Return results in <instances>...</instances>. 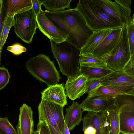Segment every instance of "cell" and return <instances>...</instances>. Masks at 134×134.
I'll use <instances>...</instances> for the list:
<instances>
[{
  "label": "cell",
  "instance_id": "cell-1",
  "mask_svg": "<svg viewBox=\"0 0 134 134\" xmlns=\"http://www.w3.org/2000/svg\"><path fill=\"white\" fill-rule=\"evenodd\" d=\"M46 16L67 37L66 41L80 50L93 32L75 8L44 11Z\"/></svg>",
  "mask_w": 134,
  "mask_h": 134
},
{
  "label": "cell",
  "instance_id": "cell-2",
  "mask_svg": "<svg viewBox=\"0 0 134 134\" xmlns=\"http://www.w3.org/2000/svg\"><path fill=\"white\" fill-rule=\"evenodd\" d=\"M75 8L93 31L123 27L105 13L98 0H79Z\"/></svg>",
  "mask_w": 134,
  "mask_h": 134
},
{
  "label": "cell",
  "instance_id": "cell-3",
  "mask_svg": "<svg viewBox=\"0 0 134 134\" xmlns=\"http://www.w3.org/2000/svg\"><path fill=\"white\" fill-rule=\"evenodd\" d=\"M50 40L53 56L61 72L69 78L78 75L80 50L66 40L59 43Z\"/></svg>",
  "mask_w": 134,
  "mask_h": 134
},
{
  "label": "cell",
  "instance_id": "cell-4",
  "mask_svg": "<svg viewBox=\"0 0 134 134\" xmlns=\"http://www.w3.org/2000/svg\"><path fill=\"white\" fill-rule=\"evenodd\" d=\"M25 67L31 75L48 87L58 84L62 78L54 62L43 54H39L30 59Z\"/></svg>",
  "mask_w": 134,
  "mask_h": 134
},
{
  "label": "cell",
  "instance_id": "cell-5",
  "mask_svg": "<svg viewBox=\"0 0 134 134\" xmlns=\"http://www.w3.org/2000/svg\"><path fill=\"white\" fill-rule=\"evenodd\" d=\"M131 56L126 28L124 25L119 42L112 51L103 57L107 66L111 69L123 71Z\"/></svg>",
  "mask_w": 134,
  "mask_h": 134
},
{
  "label": "cell",
  "instance_id": "cell-6",
  "mask_svg": "<svg viewBox=\"0 0 134 134\" xmlns=\"http://www.w3.org/2000/svg\"><path fill=\"white\" fill-rule=\"evenodd\" d=\"M14 31L24 42L30 44L38 28L36 16L31 10L14 16Z\"/></svg>",
  "mask_w": 134,
  "mask_h": 134
},
{
  "label": "cell",
  "instance_id": "cell-7",
  "mask_svg": "<svg viewBox=\"0 0 134 134\" xmlns=\"http://www.w3.org/2000/svg\"><path fill=\"white\" fill-rule=\"evenodd\" d=\"M84 134H111L109 119L106 111L88 112L82 118Z\"/></svg>",
  "mask_w": 134,
  "mask_h": 134
},
{
  "label": "cell",
  "instance_id": "cell-8",
  "mask_svg": "<svg viewBox=\"0 0 134 134\" xmlns=\"http://www.w3.org/2000/svg\"><path fill=\"white\" fill-rule=\"evenodd\" d=\"M100 80L102 86L113 88L124 94L134 95V77L123 71H114Z\"/></svg>",
  "mask_w": 134,
  "mask_h": 134
},
{
  "label": "cell",
  "instance_id": "cell-9",
  "mask_svg": "<svg viewBox=\"0 0 134 134\" xmlns=\"http://www.w3.org/2000/svg\"><path fill=\"white\" fill-rule=\"evenodd\" d=\"M36 19L38 28L49 40L59 43L67 39V36L49 19L42 9L36 16Z\"/></svg>",
  "mask_w": 134,
  "mask_h": 134
},
{
  "label": "cell",
  "instance_id": "cell-10",
  "mask_svg": "<svg viewBox=\"0 0 134 134\" xmlns=\"http://www.w3.org/2000/svg\"><path fill=\"white\" fill-rule=\"evenodd\" d=\"M105 13L123 26L131 20V11L124 8L115 0H98Z\"/></svg>",
  "mask_w": 134,
  "mask_h": 134
},
{
  "label": "cell",
  "instance_id": "cell-11",
  "mask_svg": "<svg viewBox=\"0 0 134 134\" xmlns=\"http://www.w3.org/2000/svg\"><path fill=\"white\" fill-rule=\"evenodd\" d=\"M67 79L65 86L66 96L73 100L80 98L86 93L87 78L82 74H79L74 78Z\"/></svg>",
  "mask_w": 134,
  "mask_h": 134
},
{
  "label": "cell",
  "instance_id": "cell-12",
  "mask_svg": "<svg viewBox=\"0 0 134 134\" xmlns=\"http://www.w3.org/2000/svg\"><path fill=\"white\" fill-rule=\"evenodd\" d=\"M33 111L31 107L24 103L19 109L18 123L16 127L17 134H33Z\"/></svg>",
  "mask_w": 134,
  "mask_h": 134
},
{
  "label": "cell",
  "instance_id": "cell-13",
  "mask_svg": "<svg viewBox=\"0 0 134 134\" xmlns=\"http://www.w3.org/2000/svg\"><path fill=\"white\" fill-rule=\"evenodd\" d=\"M122 27L113 29L111 32L91 54L98 57H104L109 53L119 42Z\"/></svg>",
  "mask_w": 134,
  "mask_h": 134
},
{
  "label": "cell",
  "instance_id": "cell-14",
  "mask_svg": "<svg viewBox=\"0 0 134 134\" xmlns=\"http://www.w3.org/2000/svg\"><path fill=\"white\" fill-rule=\"evenodd\" d=\"M41 100H45L64 107L67 104V96L63 83L48 87L42 92Z\"/></svg>",
  "mask_w": 134,
  "mask_h": 134
},
{
  "label": "cell",
  "instance_id": "cell-15",
  "mask_svg": "<svg viewBox=\"0 0 134 134\" xmlns=\"http://www.w3.org/2000/svg\"><path fill=\"white\" fill-rule=\"evenodd\" d=\"M109 100L99 96L87 97L80 105L82 112H104L106 111Z\"/></svg>",
  "mask_w": 134,
  "mask_h": 134
},
{
  "label": "cell",
  "instance_id": "cell-16",
  "mask_svg": "<svg viewBox=\"0 0 134 134\" xmlns=\"http://www.w3.org/2000/svg\"><path fill=\"white\" fill-rule=\"evenodd\" d=\"M112 30L107 29L93 31L80 49V55L92 53Z\"/></svg>",
  "mask_w": 134,
  "mask_h": 134
},
{
  "label": "cell",
  "instance_id": "cell-17",
  "mask_svg": "<svg viewBox=\"0 0 134 134\" xmlns=\"http://www.w3.org/2000/svg\"><path fill=\"white\" fill-rule=\"evenodd\" d=\"M80 104L74 101L68 108H66L64 121L70 131L73 130L81 121L82 114Z\"/></svg>",
  "mask_w": 134,
  "mask_h": 134
},
{
  "label": "cell",
  "instance_id": "cell-18",
  "mask_svg": "<svg viewBox=\"0 0 134 134\" xmlns=\"http://www.w3.org/2000/svg\"><path fill=\"white\" fill-rule=\"evenodd\" d=\"M106 112L110 125L111 134H120L119 109L115 97L109 100Z\"/></svg>",
  "mask_w": 134,
  "mask_h": 134
},
{
  "label": "cell",
  "instance_id": "cell-19",
  "mask_svg": "<svg viewBox=\"0 0 134 134\" xmlns=\"http://www.w3.org/2000/svg\"><path fill=\"white\" fill-rule=\"evenodd\" d=\"M119 130L122 134H134V111H119Z\"/></svg>",
  "mask_w": 134,
  "mask_h": 134
},
{
  "label": "cell",
  "instance_id": "cell-20",
  "mask_svg": "<svg viewBox=\"0 0 134 134\" xmlns=\"http://www.w3.org/2000/svg\"><path fill=\"white\" fill-rule=\"evenodd\" d=\"M113 71L107 66L100 67L80 66L79 73V74L84 75L87 78L88 80H100Z\"/></svg>",
  "mask_w": 134,
  "mask_h": 134
},
{
  "label": "cell",
  "instance_id": "cell-21",
  "mask_svg": "<svg viewBox=\"0 0 134 134\" xmlns=\"http://www.w3.org/2000/svg\"><path fill=\"white\" fill-rule=\"evenodd\" d=\"M7 2V17H14L16 14L23 13L32 8L31 0H8Z\"/></svg>",
  "mask_w": 134,
  "mask_h": 134
},
{
  "label": "cell",
  "instance_id": "cell-22",
  "mask_svg": "<svg viewBox=\"0 0 134 134\" xmlns=\"http://www.w3.org/2000/svg\"><path fill=\"white\" fill-rule=\"evenodd\" d=\"M38 110L39 119L43 120L53 127L60 134H62L53 117L46 100H41Z\"/></svg>",
  "mask_w": 134,
  "mask_h": 134
},
{
  "label": "cell",
  "instance_id": "cell-23",
  "mask_svg": "<svg viewBox=\"0 0 134 134\" xmlns=\"http://www.w3.org/2000/svg\"><path fill=\"white\" fill-rule=\"evenodd\" d=\"M47 101V100H46ZM52 115L62 134L64 130L65 122L63 114V107L55 103L47 101Z\"/></svg>",
  "mask_w": 134,
  "mask_h": 134
},
{
  "label": "cell",
  "instance_id": "cell-24",
  "mask_svg": "<svg viewBox=\"0 0 134 134\" xmlns=\"http://www.w3.org/2000/svg\"><path fill=\"white\" fill-rule=\"evenodd\" d=\"M80 66L100 67L107 66L104 57L95 56L91 54L80 55Z\"/></svg>",
  "mask_w": 134,
  "mask_h": 134
},
{
  "label": "cell",
  "instance_id": "cell-25",
  "mask_svg": "<svg viewBox=\"0 0 134 134\" xmlns=\"http://www.w3.org/2000/svg\"><path fill=\"white\" fill-rule=\"evenodd\" d=\"M42 5L48 10L57 11L70 9L72 0H39Z\"/></svg>",
  "mask_w": 134,
  "mask_h": 134
},
{
  "label": "cell",
  "instance_id": "cell-26",
  "mask_svg": "<svg viewBox=\"0 0 134 134\" xmlns=\"http://www.w3.org/2000/svg\"><path fill=\"white\" fill-rule=\"evenodd\" d=\"M119 110L134 111V95L122 94L115 97Z\"/></svg>",
  "mask_w": 134,
  "mask_h": 134
},
{
  "label": "cell",
  "instance_id": "cell-27",
  "mask_svg": "<svg viewBox=\"0 0 134 134\" xmlns=\"http://www.w3.org/2000/svg\"><path fill=\"white\" fill-rule=\"evenodd\" d=\"M123 93L113 88L101 86L97 89L92 94L88 97L99 96L107 98L109 100L116 96Z\"/></svg>",
  "mask_w": 134,
  "mask_h": 134
},
{
  "label": "cell",
  "instance_id": "cell-28",
  "mask_svg": "<svg viewBox=\"0 0 134 134\" xmlns=\"http://www.w3.org/2000/svg\"><path fill=\"white\" fill-rule=\"evenodd\" d=\"M14 16L7 17L5 20L0 39V60L3 47L8 37L10 28L13 26Z\"/></svg>",
  "mask_w": 134,
  "mask_h": 134
},
{
  "label": "cell",
  "instance_id": "cell-29",
  "mask_svg": "<svg viewBox=\"0 0 134 134\" xmlns=\"http://www.w3.org/2000/svg\"><path fill=\"white\" fill-rule=\"evenodd\" d=\"M134 14L129 23L126 26L131 56L134 54Z\"/></svg>",
  "mask_w": 134,
  "mask_h": 134
},
{
  "label": "cell",
  "instance_id": "cell-30",
  "mask_svg": "<svg viewBox=\"0 0 134 134\" xmlns=\"http://www.w3.org/2000/svg\"><path fill=\"white\" fill-rule=\"evenodd\" d=\"M0 134H17L6 117L0 118Z\"/></svg>",
  "mask_w": 134,
  "mask_h": 134
},
{
  "label": "cell",
  "instance_id": "cell-31",
  "mask_svg": "<svg viewBox=\"0 0 134 134\" xmlns=\"http://www.w3.org/2000/svg\"><path fill=\"white\" fill-rule=\"evenodd\" d=\"M10 77L8 69L3 66H0V90L9 82Z\"/></svg>",
  "mask_w": 134,
  "mask_h": 134
},
{
  "label": "cell",
  "instance_id": "cell-32",
  "mask_svg": "<svg viewBox=\"0 0 134 134\" xmlns=\"http://www.w3.org/2000/svg\"><path fill=\"white\" fill-rule=\"evenodd\" d=\"M102 86L100 80L98 79L88 80L87 89L85 93H87L88 96L92 94L99 87Z\"/></svg>",
  "mask_w": 134,
  "mask_h": 134
},
{
  "label": "cell",
  "instance_id": "cell-33",
  "mask_svg": "<svg viewBox=\"0 0 134 134\" xmlns=\"http://www.w3.org/2000/svg\"><path fill=\"white\" fill-rule=\"evenodd\" d=\"M7 50L15 55H19L27 51L26 48L21 44L18 43H15L12 45L8 46Z\"/></svg>",
  "mask_w": 134,
  "mask_h": 134
},
{
  "label": "cell",
  "instance_id": "cell-34",
  "mask_svg": "<svg viewBox=\"0 0 134 134\" xmlns=\"http://www.w3.org/2000/svg\"><path fill=\"white\" fill-rule=\"evenodd\" d=\"M123 71L128 75L134 77V54L131 58L124 66Z\"/></svg>",
  "mask_w": 134,
  "mask_h": 134
},
{
  "label": "cell",
  "instance_id": "cell-35",
  "mask_svg": "<svg viewBox=\"0 0 134 134\" xmlns=\"http://www.w3.org/2000/svg\"><path fill=\"white\" fill-rule=\"evenodd\" d=\"M7 14V2H3V5L0 14V39Z\"/></svg>",
  "mask_w": 134,
  "mask_h": 134
},
{
  "label": "cell",
  "instance_id": "cell-36",
  "mask_svg": "<svg viewBox=\"0 0 134 134\" xmlns=\"http://www.w3.org/2000/svg\"><path fill=\"white\" fill-rule=\"evenodd\" d=\"M37 128L38 134H51L47 124L43 120L39 119Z\"/></svg>",
  "mask_w": 134,
  "mask_h": 134
},
{
  "label": "cell",
  "instance_id": "cell-37",
  "mask_svg": "<svg viewBox=\"0 0 134 134\" xmlns=\"http://www.w3.org/2000/svg\"><path fill=\"white\" fill-rule=\"evenodd\" d=\"M31 0L32 4L31 10L36 16L39 14L42 9L41 8L42 4L39 0Z\"/></svg>",
  "mask_w": 134,
  "mask_h": 134
},
{
  "label": "cell",
  "instance_id": "cell-38",
  "mask_svg": "<svg viewBox=\"0 0 134 134\" xmlns=\"http://www.w3.org/2000/svg\"><path fill=\"white\" fill-rule=\"evenodd\" d=\"M125 9L131 11V0H115Z\"/></svg>",
  "mask_w": 134,
  "mask_h": 134
},
{
  "label": "cell",
  "instance_id": "cell-39",
  "mask_svg": "<svg viewBox=\"0 0 134 134\" xmlns=\"http://www.w3.org/2000/svg\"><path fill=\"white\" fill-rule=\"evenodd\" d=\"M47 123L49 128L51 134H60L51 125L48 124Z\"/></svg>",
  "mask_w": 134,
  "mask_h": 134
},
{
  "label": "cell",
  "instance_id": "cell-40",
  "mask_svg": "<svg viewBox=\"0 0 134 134\" xmlns=\"http://www.w3.org/2000/svg\"><path fill=\"white\" fill-rule=\"evenodd\" d=\"M63 134H70V130L68 129L65 123V125L64 131Z\"/></svg>",
  "mask_w": 134,
  "mask_h": 134
},
{
  "label": "cell",
  "instance_id": "cell-41",
  "mask_svg": "<svg viewBox=\"0 0 134 134\" xmlns=\"http://www.w3.org/2000/svg\"><path fill=\"white\" fill-rule=\"evenodd\" d=\"M3 1L2 0H0V14L2 10Z\"/></svg>",
  "mask_w": 134,
  "mask_h": 134
},
{
  "label": "cell",
  "instance_id": "cell-42",
  "mask_svg": "<svg viewBox=\"0 0 134 134\" xmlns=\"http://www.w3.org/2000/svg\"><path fill=\"white\" fill-rule=\"evenodd\" d=\"M33 134H38L37 130H35L34 131Z\"/></svg>",
  "mask_w": 134,
  "mask_h": 134
},
{
  "label": "cell",
  "instance_id": "cell-43",
  "mask_svg": "<svg viewBox=\"0 0 134 134\" xmlns=\"http://www.w3.org/2000/svg\"><path fill=\"white\" fill-rule=\"evenodd\" d=\"M1 64V61H0V65Z\"/></svg>",
  "mask_w": 134,
  "mask_h": 134
},
{
  "label": "cell",
  "instance_id": "cell-44",
  "mask_svg": "<svg viewBox=\"0 0 134 134\" xmlns=\"http://www.w3.org/2000/svg\"></svg>",
  "mask_w": 134,
  "mask_h": 134
}]
</instances>
